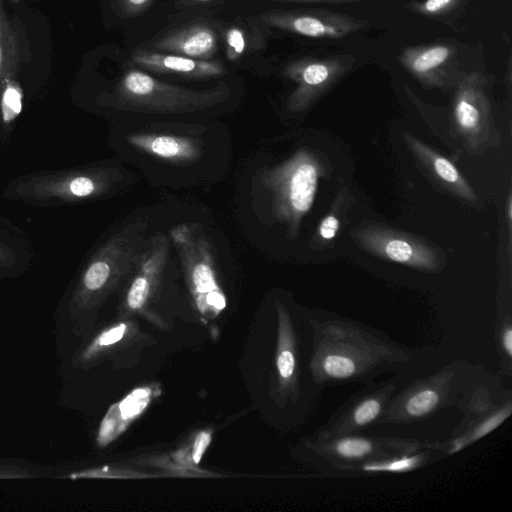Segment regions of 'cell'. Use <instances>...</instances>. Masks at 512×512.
Wrapping results in <instances>:
<instances>
[{
    "mask_svg": "<svg viewBox=\"0 0 512 512\" xmlns=\"http://www.w3.org/2000/svg\"><path fill=\"white\" fill-rule=\"evenodd\" d=\"M309 371L322 391L352 383L368 384L384 374H408L429 351L410 347L360 321L331 312L308 318Z\"/></svg>",
    "mask_w": 512,
    "mask_h": 512,
    "instance_id": "cell-1",
    "label": "cell"
},
{
    "mask_svg": "<svg viewBox=\"0 0 512 512\" xmlns=\"http://www.w3.org/2000/svg\"><path fill=\"white\" fill-rule=\"evenodd\" d=\"M439 442L415 438L347 434L334 437L312 435L305 440L309 464L324 476L385 475L388 459L432 448Z\"/></svg>",
    "mask_w": 512,
    "mask_h": 512,
    "instance_id": "cell-2",
    "label": "cell"
},
{
    "mask_svg": "<svg viewBox=\"0 0 512 512\" xmlns=\"http://www.w3.org/2000/svg\"><path fill=\"white\" fill-rule=\"evenodd\" d=\"M487 373L466 359L453 360L432 374L405 384L391 399L377 425H407L452 406L458 409Z\"/></svg>",
    "mask_w": 512,
    "mask_h": 512,
    "instance_id": "cell-3",
    "label": "cell"
},
{
    "mask_svg": "<svg viewBox=\"0 0 512 512\" xmlns=\"http://www.w3.org/2000/svg\"><path fill=\"white\" fill-rule=\"evenodd\" d=\"M121 179L112 166L42 171L14 179L5 196L36 206L78 204L107 195Z\"/></svg>",
    "mask_w": 512,
    "mask_h": 512,
    "instance_id": "cell-4",
    "label": "cell"
},
{
    "mask_svg": "<svg viewBox=\"0 0 512 512\" xmlns=\"http://www.w3.org/2000/svg\"><path fill=\"white\" fill-rule=\"evenodd\" d=\"M229 95L227 84L195 90L162 82L140 70L127 71L106 97L107 105L137 112L187 113L216 106Z\"/></svg>",
    "mask_w": 512,
    "mask_h": 512,
    "instance_id": "cell-5",
    "label": "cell"
},
{
    "mask_svg": "<svg viewBox=\"0 0 512 512\" xmlns=\"http://www.w3.org/2000/svg\"><path fill=\"white\" fill-rule=\"evenodd\" d=\"M322 172L320 160L301 149L262 173L261 182L272 195L273 213L287 225L290 238L297 236L303 217L313 205Z\"/></svg>",
    "mask_w": 512,
    "mask_h": 512,
    "instance_id": "cell-6",
    "label": "cell"
},
{
    "mask_svg": "<svg viewBox=\"0 0 512 512\" xmlns=\"http://www.w3.org/2000/svg\"><path fill=\"white\" fill-rule=\"evenodd\" d=\"M146 219H136L113 234L86 263L74 301L85 305L101 297L122 277L133 272L144 250Z\"/></svg>",
    "mask_w": 512,
    "mask_h": 512,
    "instance_id": "cell-7",
    "label": "cell"
},
{
    "mask_svg": "<svg viewBox=\"0 0 512 512\" xmlns=\"http://www.w3.org/2000/svg\"><path fill=\"white\" fill-rule=\"evenodd\" d=\"M463 417L451 436L440 442L444 456L464 450L500 427L512 414V392L494 381L479 384L459 409Z\"/></svg>",
    "mask_w": 512,
    "mask_h": 512,
    "instance_id": "cell-8",
    "label": "cell"
},
{
    "mask_svg": "<svg viewBox=\"0 0 512 512\" xmlns=\"http://www.w3.org/2000/svg\"><path fill=\"white\" fill-rule=\"evenodd\" d=\"M407 374H394L373 381L350 396L314 435L334 437L357 434L377 425L395 394L405 385Z\"/></svg>",
    "mask_w": 512,
    "mask_h": 512,
    "instance_id": "cell-9",
    "label": "cell"
},
{
    "mask_svg": "<svg viewBox=\"0 0 512 512\" xmlns=\"http://www.w3.org/2000/svg\"><path fill=\"white\" fill-rule=\"evenodd\" d=\"M354 239L367 252L385 260L424 271L441 269L439 251L424 240L378 224H363Z\"/></svg>",
    "mask_w": 512,
    "mask_h": 512,
    "instance_id": "cell-10",
    "label": "cell"
},
{
    "mask_svg": "<svg viewBox=\"0 0 512 512\" xmlns=\"http://www.w3.org/2000/svg\"><path fill=\"white\" fill-rule=\"evenodd\" d=\"M169 236L198 305L207 306L208 296L222 292L217 282L213 247L202 225L195 222L180 223L170 229Z\"/></svg>",
    "mask_w": 512,
    "mask_h": 512,
    "instance_id": "cell-11",
    "label": "cell"
},
{
    "mask_svg": "<svg viewBox=\"0 0 512 512\" xmlns=\"http://www.w3.org/2000/svg\"><path fill=\"white\" fill-rule=\"evenodd\" d=\"M452 116L456 131L471 150L484 148L493 130L488 82L478 72L464 74L454 86Z\"/></svg>",
    "mask_w": 512,
    "mask_h": 512,
    "instance_id": "cell-12",
    "label": "cell"
},
{
    "mask_svg": "<svg viewBox=\"0 0 512 512\" xmlns=\"http://www.w3.org/2000/svg\"><path fill=\"white\" fill-rule=\"evenodd\" d=\"M356 64L352 55H329L321 58H300L289 62L283 74L296 83L286 107L301 112L345 76Z\"/></svg>",
    "mask_w": 512,
    "mask_h": 512,
    "instance_id": "cell-13",
    "label": "cell"
},
{
    "mask_svg": "<svg viewBox=\"0 0 512 512\" xmlns=\"http://www.w3.org/2000/svg\"><path fill=\"white\" fill-rule=\"evenodd\" d=\"M254 18L264 27L320 39H341L369 24L365 19L325 9H273Z\"/></svg>",
    "mask_w": 512,
    "mask_h": 512,
    "instance_id": "cell-14",
    "label": "cell"
},
{
    "mask_svg": "<svg viewBox=\"0 0 512 512\" xmlns=\"http://www.w3.org/2000/svg\"><path fill=\"white\" fill-rule=\"evenodd\" d=\"M398 61L427 88L454 87L463 76L456 69L458 49L450 42L408 46L400 52Z\"/></svg>",
    "mask_w": 512,
    "mask_h": 512,
    "instance_id": "cell-15",
    "label": "cell"
},
{
    "mask_svg": "<svg viewBox=\"0 0 512 512\" xmlns=\"http://www.w3.org/2000/svg\"><path fill=\"white\" fill-rule=\"evenodd\" d=\"M144 48L199 60H212L219 49V36L211 22L199 19L158 35L147 42Z\"/></svg>",
    "mask_w": 512,
    "mask_h": 512,
    "instance_id": "cell-16",
    "label": "cell"
},
{
    "mask_svg": "<svg viewBox=\"0 0 512 512\" xmlns=\"http://www.w3.org/2000/svg\"><path fill=\"white\" fill-rule=\"evenodd\" d=\"M138 66L158 74H173L190 79L223 76L226 69L218 60H199L182 55L139 48L130 55Z\"/></svg>",
    "mask_w": 512,
    "mask_h": 512,
    "instance_id": "cell-17",
    "label": "cell"
},
{
    "mask_svg": "<svg viewBox=\"0 0 512 512\" xmlns=\"http://www.w3.org/2000/svg\"><path fill=\"white\" fill-rule=\"evenodd\" d=\"M169 253L166 235L157 233L147 239L144 250L134 268L126 301L131 309H139L146 302L152 285L160 277Z\"/></svg>",
    "mask_w": 512,
    "mask_h": 512,
    "instance_id": "cell-18",
    "label": "cell"
},
{
    "mask_svg": "<svg viewBox=\"0 0 512 512\" xmlns=\"http://www.w3.org/2000/svg\"><path fill=\"white\" fill-rule=\"evenodd\" d=\"M404 138L409 149L432 180L464 200L476 201L474 190L449 159L412 135L405 134Z\"/></svg>",
    "mask_w": 512,
    "mask_h": 512,
    "instance_id": "cell-19",
    "label": "cell"
},
{
    "mask_svg": "<svg viewBox=\"0 0 512 512\" xmlns=\"http://www.w3.org/2000/svg\"><path fill=\"white\" fill-rule=\"evenodd\" d=\"M127 142L146 154L178 165L194 163L202 154L199 141L186 136L135 133L127 136Z\"/></svg>",
    "mask_w": 512,
    "mask_h": 512,
    "instance_id": "cell-20",
    "label": "cell"
},
{
    "mask_svg": "<svg viewBox=\"0 0 512 512\" xmlns=\"http://www.w3.org/2000/svg\"><path fill=\"white\" fill-rule=\"evenodd\" d=\"M26 56L19 27L7 15L4 0H0V92L9 80L16 78Z\"/></svg>",
    "mask_w": 512,
    "mask_h": 512,
    "instance_id": "cell-21",
    "label": "cell"
},
{
    "mask_svg": "<svg viewBox=\"0 0 512 512\" xmlns=\"http://www.w3.org/2000/svg\"><path fill=\"white\" fill-rule=\"evenodd\" d=\"M257 24L254 18L253 24H230L224 30L226 57L230 61H236L262 45L263 36Z\"/></svg>",
    "mask_w": 512,
    "mask_h": 512,
    "instance_id": "cell-22",
    "label": "cell"
},
{
    "mask_svg": "<svg viewBox=\"0 0 512 512\" xmlns=\"http://www.w3.org/2000/svg\"><path fill=\"white\" fill-rule=\"evenodd\" d=\"M495 342L500 374L512 376V312L511 307L498 310L495 322Z\"/></svg>",
    "mask_w": 512,
    "mask_h": 512,
    "instance_id": "cell-23",
    "label": "cell"
},
{
    "mask_svg": "<svg viewBox=\"0 0 512 512\" xmlns=\"http://www.w3.org/2000/svg\"><path fill=\"white\" fill-rule=\"evenodd\" d=\"M23 108V89L16 78L9 80L0 92V127L8 130Z\"/></svg>",
    "mask_w": 512,
    "mask_h": 512,
    "instance_id": "cell-24",
    "label": "cell"
},
{
    "mask_svg": "<svg viewBox=\"0 0 512 512\" xmlns=\"http://www.w3.org/2000/svg\"><path fill=\"white\" fill-rule=\"evenodd\" d=\"M467 0H420L412 1L406 9L422 17L447 21L449 16L463 9Z\"/></svg>",
    "mask_w": 512,
    "mask_h": 512,
    "instance_id": "cell-25",
    "label": "cell"
},
{
    "mask_svg": "<svg viewBox=\"0 0 512 512\" xmlns=\"http://www.w3.org/2000/svg\"><path fill=\"white\" fill-rule=\"evenodd\" d=\"M336 205L320 222L317 229V238L320 244L334 239L340 229V217L337 215Z\"/></svg>",
    "mask_w": 512,
    "mask_h": 512,
    "instance_id": "cell-26",
    "label": "cell"
},
{
    "mask_svg": "<svg viewBox=\"0 0 512 512\" xmlns=\"http://www.w3.org/2000/svg\"><path fill=\"white\" fill-rule=\"evenodd\" d=\"M154 0H112L114 10L122 17H135L146 11Z\"/></svg>",
    "mask_w": 512,
    "mask_h": 512,
    "instance_id": "cell-27",
    "label": "cell"
},
{
    "mask_svg": "<svg viewBox=\"0 0 512 512\" xmlns=\"http://www.w3.org/2000/svg\"><path fill=\"white\" fill-rule=\"evenodd\" d=\"M148 394L146 390H136L129 395L120 405L122 416L128 418L139 413L146 404Z\"/></svg>",
    "mask_w": 512,
    "mask_h": 512,
    "instance_id": "cell-28",
    "label": "cell"
},
{
    "mask_svg": "<svg viewBox=\"0 0 512 512\" xmlns=\"http://www.w3.org/2000/svg\"><path fill=\"white\" fill-rule=\"evenodd\" d=\"M17 262L16 251L0 239V268H10Z\"/></svg>",
    "mask_w": 512,
    "mask_h": 512,
    "instance_id": "cell-29",
    "label": "cell"
},
{
    "mask_svg": "<svg viewBox=\"0 0 512 512\" xmlns=\"http://www.w3.org/2000/svg\"><path fill=\"white\" fill-rule=\"evenodd\" d=\"M125 329H126V326L125 324H120L112 329H110L109 331L103 333L101 335V337L99 338V344L100 345H110V344H113L117 341H119L124 332H125Z\"/></svg>",
    "mask_w": 512,
    "mask_h": 512,
    "instance_id": "cell-30",
    "label": "cell"
},
{
    "mask_svg": "<svg viewBox=\"0 0 512 512\" xmlns=\"http://www.w3.org/2000/svg\"><path fill=\"white\" fill-rule=\"evenodd\" d=\"M222 0H176L174 3L175 8L182 10L192 7L212 5L219 3Z\"/></svg>",
    "mask_w": 512,
    "mask_h": 512,
    "instance_id": "cell-31",
    "label": "cell"
},
{
    "mask_svg": "<svg viewBox=\"0 0 512 512\" xmlns=\"http://www.w3.org/2000/svg\"><path fill=\"white\" fill-rule=\"evenodd\" d=\"M210 437L206 433H201L194 445V452H193V458L196 463L199 462L203 452L205 451V448L209 444Z\"/></svg>",
    "mask_w": 512,
    "mask_h": 512,
    "instance_id": "cell-32",
    "label": "cell"
},
{
    "mask_svg": "<svg viewBox=\"0 0 512 512\" xmlns=\"http://www.w3.org/2000/svg\"><path fill=\"white\" fill-rule=\"evenodd\" d=\"M279 3H347L364 0H272Z\"/></svg>",
    "mask_w": 512,
    "mask_h": 512,
    "instance_id": "cell-33",
    "label": "cell"
},
{
    "mask_svg": "<svg viewBox=\"0 0 512 512\" xmlns=\"http://www.w3.org/2000/svg\"><path fill=\"white\" fill-rule=\"evenodd\" d=\"M507 207H508V221L511 222V218H512V202H511V197H509L508 199V204H507Z\"/></svg>",
    "mask_w": 512,
    "mask_h": 512,
    "instance_id": "cell-34",
    "label": "cell"
},
{
    "mask_svg": "<svg viewBox=\"0 0 512 512\" xmlns=\"http://www.w3.org/2000/svg\"><path fill=\"white\" fill-rule=\"evenodd\" d=\"M16 1V0H15Z\"/></svg>",
    "mask_w": 512,
    "mask_h": 512,
    "instance_id": "cell-35",
    "label": "cell"
}]
</instances>
